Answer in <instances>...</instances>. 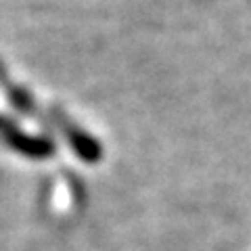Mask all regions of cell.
<instances>
[{"label": "cell", "instance_id": "cell-1", "mask_svg": "<svg viewBox=\"0 0 251 251\" xmlns=\"http://www.w3.org/2000/svg\"><path fill=\"white\" fill-rule=\"evenodd\" d=\"M2 138L13 151H17L25 157H31V159H46V157L54 155V143L46 136L25 134V132H21V130L11 128L4 132Z\"/></svg>", "mask_w": 251, "mask_h": 251}, {"label": "cell", "instance_id": "cell-2", "mask_svg": "<svg viewBox=\"0 0 251 251\" xmlns=\"http://www.w3.org/2000/svg\"><path fill=\"white\" fill-rule=\"evenodd\" d=\"M59 124H61L63 132H65L69 145H72V149L75 151V155L80 157V159L88 161V163H94V161H99L100 157H103V149H100V145L90 134H86L84 130L75 128V126L65 122L63 120V115H59Z\"/></svg>", "mask_w": 251, "mask_h": 251}, {"label": "cell", "instance_id": "cell-3", "mask_svg": "<svg viewBox=\"0 0 251 251\" xmlns=\"http://www.w3.org/2000/svg\"><path fill=\"white\" fill-rule=\"evenodd\" d=\"M4 88H6V97H9L11 105L17 109V111H21V113L34 111V99H31V94L25 88H21L17 84H11L9 80L4 82Z\"/></svg>", "mask_w": 251, "mask_h": 251}, {"label": "cell", "instance_id": "cell-4", "mask_svg": "<svg viewBox=\"0 0 251 251\" xmlns=\"http://www.w3.org/2000/svg\"><path fill=\"white\" fill-rule=\"evenodd\" d=\"M11 128H15L11 117H6V115H0V136H2L6 130H11Z\"/></svg>", "mask_w": 251, "mask_h": 251}]
</instances>
